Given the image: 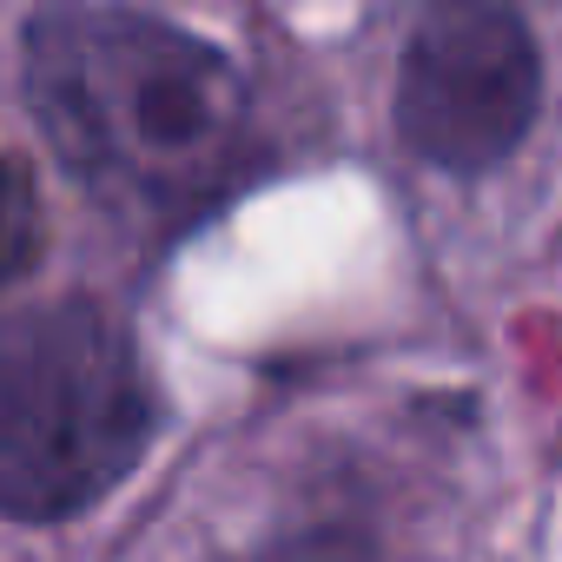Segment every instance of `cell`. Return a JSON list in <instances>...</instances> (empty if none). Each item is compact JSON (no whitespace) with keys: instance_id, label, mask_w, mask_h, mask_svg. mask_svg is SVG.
<instances>
[{"instance_id":"3957f363","label":"cell","mask_w":562,"mask_h":562,"mask_svg":"<svg viewBox=\"0 0 562 562\" xmlns=\"http://www.w3.org/2000/svg\"><path fill=\"white\" fill-rule=\"evenodd\" d=\"M542 106V54L509 8L443 0L430 8L397 67V133L404 146L450 172L476 179L503 166Z\"/></svg>"},{"instance_id":"7a4b0ae2","label":"cell","mask_w":562,"mask_h":562,"mask_svg":"<svg viewBox=\"0 0 562 562\" xmlns=\"http://www.w3.org/2000/svg\"><path fill=\"white\" fill-rule=\"evenodd\" d=\"M159 430L133 331L93 299L0 318V516L67 522L93 509Z\"/></svg>"},{"instance_id":"5b68a950","label":"cell","mask_w":562,"mask_h":562,"mask_svg":"<svg viewBox=\"0 0 562 562\" xmlns=\"http://www.w3.org/2000/svg\"><path fill=\"white\" fill-rule=\"evenodd\" d=\"M27 251H34V199H27L21 172L0 159V285L27 265Z\"/></svg>"},{"instance_id":"6da1fadb","label":"cell","mask_w":562,"mask_h":562,"mask_svg":"<svg viewBox=\"0 0 562 562\" xmlns=\"http://www.w3.org/2000/svg\"><path fill=\"white\" fill-rule=\"evenodd\" d=\"M27 93L60 159L120 205H192L232 159L245 126L238 67L133 8H47L27 21Z\"/></svg>"},{"instance_id":"277c9868","label":"cell","mask_w":562,"mask_h":562,"mask_svg":"<svg viewBox=\"0 0 562 562\" xmlns=\"http://www.w3.org/2000/svg\"><path fill=\"white\" fill-rule=\"evenodd\" d=\"M258 562H371V542H364V529L318 522V529H299V536H278Z\"/></svg>"}]
</instances>
